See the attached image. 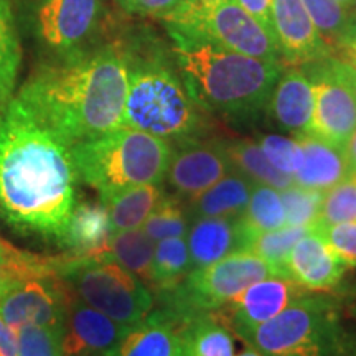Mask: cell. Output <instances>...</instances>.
<instances>
[{"label":"cell","mask_w":356,"mask_h":356,"mask_svg":"<svg viewBox=\"0 0 356 356\" xmlns=\"http://www.w3.org/2000/svg\"><path fill=\"white\" fill-rule=\"evenodd\" d=\"M191 270L185 238H170L155 243L150 286L162 291L181 282Z\"/></svg>","instance_id":"cell-30"},{"label":"cell","mask_w":356,"mask_h":356,"mask_svg":"<svg viewBox=\"0 0 356 356\" xmlns=\"http://www.w3.org/2000/svg\"><path fill=\"white\" fill-rule=\"evenodd\" d=\"M343 43H356V17H351L343 32V37H341L340 42H338V44H343Z\"/></svg>","instance_id":"cell-46"},{"label":"cell","mask_w":356,"mask_h":356,"mask_svg":"<svg viewBox=\"0 0 356 356\" xmlns=\"http://www.w3.org/2000/svg\"><path fill=\"white\" fill-rule=\"evenodd\" d=\"M241 338L262 356H338L340 330L330 300L304 296Z\"/></svg>","instance_id":"cell-9"},{"label":"cell","mask_w":356,"mask_h":356,"mask_svg":"<svg viewBox=\"0 0 356 356\" xmlns=\"http://www.w3.org/2000/svg\"><path fill=\"white\" fill-rule=\"evenodd\" d=\"M60 275L79 300L126 327L154 310V293L147 284L108 256L65 257Z\"/></svg>","instance_id":"cell-8"},{"label":"cell","mask_w":356,"mask_h":356,"mask_svg":"<svg viewBox=\"0 0 356 356\" xmlns=\"http://www.w3.org/2000/svg\"><path fill=\"white\" fill-rule=\"evenodd\" d=\"M19 356H61V330L25 323L17 328Z\"/></svg>","instance_id":"cell-37"},{"label":"cell","mask_w":356,"mask_h":356,"mask_svg":"<svg viewBox=\"0 0 356 356\" xmlns=\"http://www.w3.org/2000/svg\"><path fill=\"white\" fill-rule=\"evenodd\" d=\"M346 266L333 256L323 239L310 229L289 252L284 270L309 292L332 291L340 284Z\"/></svg>","instance_id":"cell-17"},{"label":"cell","mask_w":356,"mask_h":356,"mask_svg":"<svg viewBox=\"0 0 356 356\" xmlns=\"http://www.w3.org/2000/svg\"><path fill=\"white\" fill-rule=\"evenodd\" d=\"M350 15H351V17H356V0H353V3H351V8H350Z\"/></svg>","instance_id":"cell-49"},{"label":"cell","mask_w":356,"mask_h":356,"mask_svg":"<svg viewBox=\"0 0 356 356\" xmlns=\"http://www.w3.org/2000/svg\"><path fill=\"white\" fill-rule=\"evenodd\" d=\"M356 221V175L346 177L323 193L322 207L314 225H338Z\"/></svg>","instance_id":"cell-33"},{"label":"cell","mask_w":356,"mask_h":356,"mask_svg":"<svg viewBox=\"0 0 356 356\" xmlns=\"http://www.w3.org/2000/svg\"><path fill=\"white\" fill-rule=\"evenodd\" d=\"M175 56L191 99L225 115L256 114L282 74L280 61L259 60L211 43L177 44Z\"/></svg>","instance_id":"cell-3"},{"label":"cell","mask_w":356,"mask_h":356,"mask_svg":"<svg viewBox=\"0 0 356 356\" xmlns=\"http://www.w3.org/2000/svg\"><path fill=\"white\" fill-rule=\"evenodd\" d=\"M234 356H262V355L259 353V351H256L254 348H246L239 355H234Z\"/></svg>","instance_id":"cell-47"},{"label":"cell","mask_w":356,"mask_h":356,"mask_svg":"<svg viewBox=\"0 0 356 356\" xmlns=\"http://www.w3.org/2000/svg\"><path fill=\"white\" fill-rule=\"evenodd\" d=\"M127 73L122 126L163 140L191 139L202 118L184 81L157 63L137 65Z\"/></svg>","instance_id":"cell-5"},{"label":"cell","mask_w":356,"mask_h":356,"mask_svg":"<svg viewBox=\"0 0 356 356\" xmlns=\"http://www.w3.org/2000/svg\"><path fill=\"white\" fill-rule=\"evenodd\" d=\"M314 88V115L309 134L345 149L356 131V99L337 68L335 58L309 63Z\"/></svg>","instance_id":"cell-11"},{"label":"cell","mask_w":356,"mask_h":356,"mask_svg":"<svg viewBox=\"0 0 356 356\" xmlns=\"http://www.w3.org/2000/svg\"><path fill=\"white\" fill-rule=\"evenodd\" d=\"M335 60H337L338 71H340V74L343 76L345 81L348 83L351 92H353V96L356 99V68H353V66H350V65H346L345 61L338 60V58H335Z\"/></svg>","instance_id":"cell-44"},{"label":"cell","mask_w":356,"mask_h":356,"mask_svg":"<svg viewBox=\"0 0 356 356\" xmlns=\"http://www.w3.org/2000/svg\"><path fill=\"white\" fill-rule=\"evenodd\" d=\"M186 356H234V340L215 315H198L180 327Z\"/></svg>","instance_id":"cell-26"},{"label":"cell","mask_w":356,"mask_h":356,"mask_svg":"<svg viewBox=\"0 0 356 356\" xmlns=\"http://www.w3.org/2000/svg\"><path fill=\"white\" fill-rule=\"evenodd\" d=\"M274 37L273 30V0H236ZM275 38V37H274Z\"/></svg>","instance_id":"cell-41"},{"label":"cell","mask_w":356,"mask_h":356,"mask_svg":"<svg viewBox=\"0 0 356 356\" xmlns=\"http://www.w3.org/2000/svg\"><path fill=\"white\" fill-rule=\"evenodd\" d=\"M307 292L289 275H270L251 284L222 309L228 312L234 332L241 337L274 318Z\"/></svg>","instance_id":"cell-14"},{"label":"cell","mask_w":356,"mask_h":356,"mask_svg":"<svg viewBox=\"0 0 356 356\" xmlns=\"http://www.w3.org/2000/svg\"><path fill=\"white\" fill-rule=\"evenodd\" d=\"M270 275L284 274L252 252H231L210 266L190 270L173 287L159 291L163 299L160 310L167 312L181 327L198 315L215 314L251 284Z\"/></svg>","instance_id":"cell-7"},{"label":"cell","mask_w":356,"mask_h":356,"mask_svg":"<svg viewBox=\"0 0 356 356\" xmlns=\"http://www.w3.org/2000/svg\"><path fill=\"white\" fill-rule=\"evenodd\" d=\"M22 61L12 0H0V108L12 99Z\"/></svg>","instance_id":"cell-29"},{"label":"cell","mask_w":356,"mask_h":356,"mask_svg":"<svg viewBox=\"0 0 356 356\" xmlns=\"http://www.w3.org/2000/svg\"><path fill=\"white\" fill-rule=\"evenodd\" d=\"M338 60L345 61L346 65L353 66L356 68V43H343V44H338Z\"/></svg>","instance_id":"cell-45"},{"label":"cell","mask_w":356,"mask_h":356,"mask_svg":"<svg viewBox=\"0 0 356 356\" xmlns=\"http://www.w3.org/2000/svg\"><path fill=\"white\" fill-rule=\"evenodd\" d=\"M273 30L280 56L292 65H309L330 53L302 0H273Z\"/></svg>","instance_id":"cell-15"},{"label":"cell","mask_w":356,"mask_h":356,"mask_svg":"<svg viewBox=\"0 0 356 356\" xmlns=\"http://www.w3.org/2000/svg\"><path fill=\"white\" fill-rule=\"evenodd\" d=\"M73 297L74 292L58 269L24 275L0 289V317L13 330L25 323L61 330Z\"/></svg>","instance_id":"cell-10"},{"label":"cell","mask_w":356,"mask_h":356,"mask_svg":"<svg viewBox=\"0 0 356 356\" xmlns=\"http://www.w3.org/2000/svg\"><path fill=\"white\" fill-rule=\"evenodd\" d=\"M109 356H186L180 327L163 310H152L124 333Z\"/></svg>","instance_id":"cell-18"},{"label":"cell","mask_w":356,"mask_h":356,"mask_svg":"<svg viewBox=\"0 0 356 356\" xmlns=\"http://www.w3.org/2000/svg\"><path fill=\"white\" fill-rule=\"evenodd\" d=\"M99 7V0H42L37 12L40 37L55 50L76 51L95 29Z\"/></svg>","instance_id":"cell-16"},{"label":"cell","mask_w":356,"mask_h":356,"mask_svg":"<svg viewBox=\"0 0 356 356\" xmlns=\"http://www.w3.org/2000/svg\"><path fill=\"white\" fill-rule=\"evenodd\" d=\"M307 233H310V226H284V228L262 231L248 236L243 244V251L252 252L259 256L261 259L269 262L275 269H279L284 275V266H286L289 252L296 246L299 239L304 238Z\"/></svg>","instance_id":"cell-31"},{"label":"cell","mask_w":356,"mask_h":356,"mask_svg":"<svg viewBox=\"0 0 356 356\" xmlns=\"http://www.w3.org/2000/svg\"><path fill=\"white\" fill-rule=\"evenodd\" d=\"M267 108L282 129L296 136L309 134L314 115V88L307 73L291 68L280 74L267 101Z\"/></svg>","instance_id":"cell-20"},{"label":"cell","mask_w":356,"mask_h":356,"mask_svg":"<svg viewBox=\"0 0 356 356\" xmlns=\"http://www.w3.org/2000/svg\"><path fill=\"white\" fill-rule=\"evenodd\" d=\"M225 145L233 170L239 172L254 185H267L275 190H286L293 185V178L277 170L267 160L257 142L234 140Z\"/></svg>","instance_id":"cell-25"},{"label":"cell","mask_w":356,"mask_h":356,"mask_svg":"<svg viewBox=\"0 0 356 356\" xmlns=\"http://www.w3.org/2000/svg\"><path fill=\"white\" fill-rule=\"evenodd\" d=\"M252 184L239 172L231 170L190 203L191 218H239L246 210Z\"/></svg>","instance_id":"cell-23"},{"label":"cell","mask_w":356,"mask_h":356,"mask_svg":"<svg viewBox=\"0 0 356 356\" xmlns=\"http://www.w3.org/2000/svg\"><path fill=\"white\" fill-rule=\"evenodd\" d=\"M297 139L300 142L304 160L299 172L293 175V184L325 193L348 177L345 150L341 147L312 134L297 136Z\"/></svg>","instance_id":"cell-21"},{"label":"cell","mask_w":356,"mask_h":356,"mask_svg":"<svg viewBox=\"0 0 356 356\" xmlns=\"http://www.w3.org/2000/svg\"><path fill=\"white\" fill-rule=\"evenodd\" d=\"M338 3H340L341 7L343 8H346V10L350 12V8H351V3H353V0H337Z\"/></svg>","instance_id":"cell-48"},{"label":"cell","mask_w":356,"mask_h":356,"mask_svg":"<svg viewBox=\"0 0 356 356\" xmlns=\"http://www.w3.org/2000/svg\"><path fill=\"white\" fill-rule=\"evenodd\" d=\"M70 145L17 97L0 108V211L10 225L60 239L74 208Z\"/></svg>","instance_id":"cell-1"},{"label":"cell","mask_w":356,"mask_h":356,"mask_svg":"<svg viewBox=\"0 0 356 356\" xmlns=\"http://www.w3.org/2000/svg\"><path fill=\"white\" fill-rule=\"evenodd\" d=\"M111 234L104 204L79 203L74 204L60 241L73 251L74 257H99L104 256Z\"/></svg>","instance_id":"cell-22"},{"label":"cell","mask_w":356,"mask_h":356,"mask_svg":"<svg viewBox=\"0 0 356 356\" xmlns=\"http://www.w3.org/2000/svg\"><path fill=\"white\" fill-rule=\"evenodd\" d=\"M231 170L225 145L186 139L172 152L165 177L177 197L191 202Z\"/></svg>","instance_id":"cell-12"},{"label":"cell","mask_w":356,"mask_h":356,"mask_svg":"<svg viewBox=\"0 0 356 356\" xmlns=\"http://www.w3.org/2000/svg\"><path fill=\"white\" fill-rule=\"evenodd\" d=\"M163 20L177 44L211 43L259 60L280 61L275 38L236 0H185Z\"/></svg>","instance_id":"cell-6"},{"label":"cell","mask_w":356,"mask_h":356,"mask_svg":"<svg viewBox=\"0 0 356 356\" xmlns=\"http://www.w3.org/2000/svg\"><path fill=\"white\" fill-rule=\"evenodd\" d=\"M118 2L127 12L165 19L173 10H177L185 0H118Z\"/></svg>","instance_id":"cell-40"},{"label":"cell","mask_w":356,"mask_h":356,"mask_svg":"<svg viewBox=\"0 0 356 356\" xmlns=\"http://www.w3.org/2000/svg\"><path fill=\"white\" fill-rule=\"evenodd\" d=\"M257 144H259L267 160L277 170L291 175L292 178L299 172L302 160H304L299 139H289V137L282 136H264Z\"/></svg>","instance_id":"cell-39"},{"label":"cell","mask_w":356,"mask_h":356,"mask_svg":"<svg viewBox=\"0 0 356 356\" xmlns=\"http://www.w3.org/2000/svg\"><path fill=\"white\" fill-rule=\"evenodd\" d=\"M345 159H346V170H348V177L356 175V131L350 140L345 145Z\"/></svg>","instance_id":"cell-43"},{"label":"cell","mask_w":356,"mask_h":356,"mask_svg":"<svg viewBox=\"0 0 356 356\" xmlns=\"http://www.w3.org/2000/svg\"><path fill=\"white\" fill-rule=\"evenodd\" d=\"M197 2H202V3H215V2H220V0H197Z\"/></svg>","instance_id":"cell-50"},{"label":"cell","mask_w":356,"mask_h":356,"mask_svg":"<svg viewBox=\"0 0 356 356\" xmlns=\"http://www.w3.org/2000/svg\"><path fill=\"white\" fill-rule=\"evenodd\" d=\"M70 154L76 177L106 200L132 186L162 184L172 147L167 140L122 126L73 144Z\"/></svg>","instance_id":"cell-4"},{"label":"cell","mask_w":356,"mask_h":356,"mask_svg":"<svg viewBox=\"0 0 356 356\" xmlns=\"http://www.w3.org/2000/svg\"><path fill=\"white\" fill-rule=\"evenodd\" d=\"M127 86L126 58L106 47L38 66L17 99L71 147L122 127Z\"/></svg>","instance_id":"cell-2"},{"label":"cell","mask_w":356,"mask_h":356,"mask_svg":"<svg viewBox=\"0 0 356 356\" xmlns=\"http://www.w3.org/2000/svg\"><path fill=\"white\" fill-rule=\"evenodd\" d=\"M154 249L155 243L142 228H137L111 234L104 256L111 257L129 273L137 275L142 282L150 284Z\"/></svg>","instance_id":"cell-27"},{"label":"cell","mask_w":356,"mask_h":356,"mask_svg":"<svg viewBox=\"0 0 356 356\" xmlns=\"http://www.w3.org/2000/svg\"><path fill=\"white\" fill-rule=\"evenodd\" d=\"M50 257H42L32 252L20 251L3 239H0V289L10 280L24 275L44 273L50 269Z\"/></svg>","instance_id":"cell-36"},{"label":"cell","mask_w":356,"mask_h":356,"mask_svg":"<svg viewBox=\"0 0 356 356\" xmlns=\"http://www.w3.org/2000/svg\"><path fill=\"white\" fill-rule=\"evenodd\" d=\"M127 328L84 304L74 293L61 325V356H109Z\"/></svg>","instance_id":"cell-13"},{"label":"cell","mask_w":356,"mask_h":356,"mask_svg":"<svg viewBox=\"0 0 356 356\" xmlns=\"http://www.w3.org/2000/svg\"><path fill=\"white\" fill-rule=\"evenodd\" d=\"M0 356H19L17 332L0 317Z\"/></svg>","instance_id":"cell-42"},{"label":"cell","mask_w":356,"mask_h":356,"mask_svg":"<svg viewBox=\"0 0 356 356\" xmlns=\"http://www.w3.org/2000/svg\"><path fill=\"white\" fill-rule=\"evenodd\" d=\"M280 200L289 226H312L318 218L323 193L293 184L286 190H280Z\"/></svg>","instance_id":"cell-35"},{"label":"cell","mask_w":356,"mask_h":356,"mask_svg":"<svg viewBox=\"0 0 356 356\" xmlns=\"http://www.w3.org/2000/svg\"><path fill=\"white\" fill-rule=\"evenodd\" d=\"M190 221L191 216L188 215V207H185L181 198L177 195L173 197L163 195L157 207L147 216L142 225V231L154 243L170 238H185Z\"/></svg>","instance_id":"cell-32"},{"label":"cell","mask_w":356,"mask_h":356,"mask_svg":"<svg viewBox=\"0 0 356 356\" xmlns=\"http://www.w3.org/2000/svg\"><path fill=\"white\" fill-rule=\"evenodd\" d=\"M165 191L162 184H147L122 190L113 197L101 200L108 210L111 233L142 228L147 216L152 213Z\"/></svg>","instance_id":"cell-24"},{"label":"cell","mask_w":356,"mask_h":356,"mask_svg":"<svg viewBox=\"0 0 356 356\" xmlns=\"http://www.w3.org/2000/svg\"><path fill=\"white\" fill-rule=\"evenodd\" d=\"M239 222L243 228V244L248 236L287 226L280 191L267 185H254L246 210L239 216Z\"/></svg>","instance_id":"cell-28"},{"label":"cell","mask_w":356,"mask_h":356,"mask_svg":"<svg viewBox=\"0 0 356 356\" xmlns=\"http://www.w3.org/2000/svg\"><path fill=\"white\" fill-rule=\"evenodd\" d=\"M186 246L191 270L243 249V228L239 218H191L186 231Z\"/></svg>","instance_id":"cell-19"},{"label":"cell","mask_w":356,"mask_h":356,"mask_svg":"<svg viewBox=\"0 0 356 356\" xmlns=\"http://www.w3.org/2000/svg\"><path fill=\"white\" fill-rule=\"evenodd\" d=\"M310 229L323 239V243L341 264L356 267V221L338 222V225H312Z\"/></svg>","instance_id":"cell-38"},{"label":"cell","mask_w":356,"mask_h":356,"mask_svg":"<svg viewBox=\"0 0 356 356\" xmlns=\"http://www.w3.org/2000/svg\"><path fill=\"white\" fill-rule=\"evenodd\" d=\"M302 2L325 42L328 44H338L351 19L350 12L337 0H302Z\"/></svg>","instance_id":"cell-34"}]
</instances>
